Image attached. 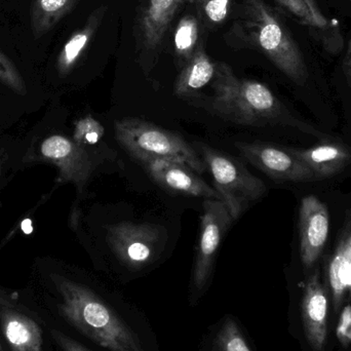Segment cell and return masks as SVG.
Segmentation results:
<instances>
[{"mask_svg":"<svg viewBox=\"0 0 351 351\" xmlns=\"http://www.w3.org/2000/svg\"><path fill=\"white\" fill-rule=\"evenodd\" d=\"M212 88L214 93L204 107L225 121L247 127L288 125L323 141L331 139L292 115L267 86L237 77L230 66L223 62L217 63Z\"/></svg>","mask_w":351,"mask_h":351,"instance_id":"6da1fadb","label":"cell"},{"mask_svg":"<svg viewBox=\"0 0 351 351\" xmlns=\"http://www.w3.org/2000/svg\"><path fill=\"white\" fill-rule=\"evenodd\" d=\"M51 280L62 317L86 338L108 351H144L131 327L94 291L60 274Z\"/></svg>","mask_w":351,"mask_h":351,"instance_id":"7a4b0ae2","label":"cell"},{"mask_svg":"<svg viewBox=\"0 0 351 351\" xmlns=\"http://www.w3.org/2000/svg\"><path fill=\"white\" fill-rule=\"evenodd\" d=\"M237 28L241 38L261 51L295 84L304 86L308 70L304 56L280 14L264 0H243Z\"/></svg>","mask_w":351,"mask_h":351,"instance_id":"3957f363","label":"cell"},{"mask_svg":"<svg viewBox=\"0 0 351 351\" xmlns=\"http://www.w3.org/2000/svg\"><path fill=\"white\" fill-rule=\"evenodd\" d=\"M119 143L139 162L168 160L187 165L197 174H204L206 165L194 148L178 134L143 119L127 117L114 123Z\"/></svg>","mask_w":351,"mask_h":351,"instance_id":"277c9868","label":"cell"},{"mask_svg":"<svg viewBox=\"0 0 351 351\" xmlns=\"http://www.w3.org/2000/svg\"><path fill=\"white\" fill-rule=\"evenodd\" d=\"M199 150L214 188L228 208L233 220L239 219L254 202L265 195V183L252 174L237 158L204 144L199 145Z\"/></svg>","mask_w":351,"mask_h":351,"instance_id":"5b68a950","label":"cell"},{"mask_svg":"<svg viewBox=\"0 0 351 351\" xmlns=\"http://www.w3.org/2000/svg\"><path fill=\"white\" fill-rule=\"evenodd\" d=\"M233 221L228 208L222 200L204 199L195 263L192 272L194 293L199 294L206 286L221 241Z\"/></svg>","mask_w":351,"mask_h":351,"instance_id":"8992f818","label":"cell"},{"mask_svg":"<svg viewBox=\"0 0 351 351\" xmlns=\"http://www.w3.org/2000/svg\"><path fill=\"white\" fill-rule=\"evenodd\" d=\"M106 239L111 251L123 264L137 269L154 261L162 234L156 225L125 221L107 227Z\"/></svg>","mask_w":351,"mask_h":351,"instance_id":"52a82bcc","label":"cell"},{"mask_svg":"<svg viewBox=\"0 0 351 351\" xmlns=\"http://www.w3.org/2000/svg\"><path fill=\"white\" fill-rule=\"evenodd\" d=\"M36 158L59 169L60 179L71 182L82 192L95 170L94 162L86 148L60 134L43 136L37 146Z\"/></svg>","mask_w":351,"mask_h":351,"instance_id":"ba28073f","label":"cell"},{"mask_svg":"<svg viewBox=\"0 0 351 351\" xmlns=\"http://www.w3.org/2000/svg\"><path fill=\"white\" fill-rule=\"evenodd\" d=\"M241 156L272 179L289 182L317 181L315 174L294 156L290 148L262 142H237Z\"/></svg>","mask_w":351,"mask_h":351,"instance_id":"9c48e42d","label":"cell"},{"mask_svg":"<svg viewBox=\"0 0 351 351\" xmlns=\"http://www.w3.org/2000/svg\"><path fill=\"white\" fill-rule=\"evenodd\" d=\"M328 206L315 195L302 198L299 208V241L303 265L311 268L323 254L329 237Z\"/></svg>","mask_w":351,"mask_h":351,"instance_id":"30bf717a","label":"cell"},{"mask_svg":"<svg viewBox=\"0 0 351 351\" xmlns=\"http://www.w3.org/2000/svg\"><path fill=\"white\" fill-rule=\"evenodd\" d=\"M141 164L150 177L169 191L204 199L222 200L217 190L187 165L168 160H144Z\"/></svg>","mask_w":351,"mask_h":351,"instance_id":"8fae6325","label":"cell"},{"mask_svg":"<svg viewBox=\"0 0 351 351\" xmlns=\"http://www.w3.org/2000/svg\"><path fill=\"white\" fill-rule=\"evenodd\" d=\"M280 10L305 27L313 39L331 55H338L344 47L341 26L337 20H329L319 5L305 0H274Z\"/></svg>","mask_w":351,"mask_h":351,"instance_id":"7c38bea8","label":"cell"},{"mask_svg":"<svg viewBox=\"0 0 351 351\" xmlns=\"http://www.w3.org/2000/svg\"><path fill=\"white\" fill-rule=\"evenodd\" d=\"M327 292L317 269L307 278L302 299V323L305 337L315 351H324L328 337Z\"/></svg>","mask_w":351,"mask_h":351,"instance_id":"4fadbf2b","label":"cell"},{"mask_svg":"<svg viewBox=\"0 0 351 351\" xmlns=\"http://www.w3.org/2000/svg\"><path fill=\"white\" fill-rule=\"evenodd\" d=\"M0 325L12 351H43V330L18 305L0 292Z\"/></svg>","mask_w":351,"mask_h":351,"instance_id":"5bb4252c","label":"cell"},{"mask_svg":"<svg viewBox=\"0 0 351 351\" xmlns=\"http://www.w3.org/2000/svg\"><path fill=\"white\" fill-rule=\"evenodd\" d=\"M187 0H145L140 16V36L144 49L156 51L178 10Z\"/></svg>","mask_w":351,"mask_h":351,"instance_id":"9a60e30c","label":"cell"},{"mask_svg":"<svg viewBox=\"0 0 351 351\" xmlns=\"http://www.w3.org/2000/svg\"><path fill=\"white\" fill-rule=\"evenodd\" d=\"M290 149L315 174L317 180L339 174L351 162L350 148L329 140L306 149Z\"/></svg>","mask_w":351,"mask_h":351,"instance_id":"2e32d148","label":"cell"},{"mask_svg":"<svg viewBox=\"0 0 351 351\" xmlns=\"http://www.w3.org/2000/svg\"><path fill=\"white\" fill-rule=\"evenodd\" d=\"M217 63L212 61L204 45L196 49L189 61L183 66L174 86L176 96L193 97L213 82L216 75Z\"/></svg>","mask_w":351,"mask_h":351,"instance_id":"e0dca14e","label":"cell"},{"mask_svg":"<svg viewBox=\"0 0 351 351\" xmlns=\"http://www.w3.org/2000/svg\"><path fill=\"white\" fill-rule=\"evenodd\" d=\"M105 8L95 10L88 16L86 24L82 28L76 30L66 41L57 59V70L60 76L65 77L75 67L76 64L80 61V58L84 55L92 41L93 37L100 25L101 20H102Z\"/></svg>","mask_w":351,"mask_h":351,"instance_id":"ac0fdd59","label":"cell"},{"mask_svg":"<svg viewBox=\"0 0 351 351\" xmlns=\"http://www.w3.org/2000/svg\"><path fill=\"white\" fill-rule=\"evenodd\" d=\"M77 2L78 0H33L30 10L33 37L39 39L45 36L75 8Z\"/></svg>","mask_w":351,"mask_h":351,"instance_id":"d6986e66","label":"cell"},{"mask_svg":"<svg viewBox=\"0 0 351 351\" xmlns=\"http://www.w3.org/2000/svg\"><path fill=\"white\" fill-rule=\"evenodd\" d=\"M200 20L196 14H186L176 26L174 51L176 57L183 66L200 47Z\"/></svg>","mask_w":351,"mask_h":351,"instance_id":"ffe728a7","label":"cell"},{"mask_svg":"<svg viewBox=\"0 0 351 351\" xmlns=\"http://www.w3.org/2000/svg\"><path fill=\"white\" fill-rule=\"evenodd\" d=\"M200 22L214 28L222 24L229 14L231 0H189Z\"/></svg>","mask_w":351,"mask_h":351,"instance_id":"44dd1931","label":"cell"},{"mask_svg":"<svg viewBox=\"0 0 351 351\" xmlns=\"http://www.w3.org/2000/svg\"><path fill=\"white\" fill-rule=\"evenodd\" d=\"M213 351L252 350L235 321L226 319L215 337Z\"/></svg>","mask_w":351,"mask_h":351,"instance_id":"7402d4cb","label":"cell"},{"mask_svg":"<svg viewBox=\"0 0 351 351\" xmlns=\"http://www.w3.org/2000/svg\"><path fill=\"white\" fill-rule=\"evenodd\" d=\"M0 84L19 96L28 94L26 82L16 64L0 49Z\"/></svg>","mask_w":351,"mask_h":351,"instance_id":"603a6c76","label":"cell"},{"mask_svg":"<svg viewBox=\"0 0 351 351\" xmlns=\"http://www.w3.org/2000/svg\"><path fill=\"white\" fill-rule=\"evenodd\" d=\"M103 135V125L92 117H86L80 119L76 123L73 140L78 145L86 148V146H93L99 143Z\"/></svg>","mask_w":351,"mask_h":351,"instance_id":"cb8c5ba5","label":"cell"},{"mask_svg":"<svg viewBox=\"0 0 351 351\" xmlns=\"http://www.w3.org/2000/svg\"><path fill=\"white\" fill-rule=\"evenodd\" d=\"M18 154L19 152L14 149V143L3 142L0 145V191L10 181L12 171H16Z\"/></svg>","mask_w":351,"mask_h":351,"instance_id":"d4e9b609","label":"cell"},{"mask_svg":"<svg viewBox=\"0 0 351 351\" xmlns=\"http://www.w3.org/2000/svg\"><path fill=\"white\" fill-rule=\"evenodd\" d=\"M336 336L343 348L351 343V305H346L340 315Z\"/></svg>","mask_w":351,"mask_h":351,"instance_id":"484cf974","label":"cell"},{"mask_svg":"<svg viewBox=\"0 0 351 351\" xmlns=\"http://www.w3.org/2000/svg\"><path fill=\"white\" fill-rule=\"evenodd\" d=\"M53 339L56 340L60 348L63 351H90L88 348H84V346L76 341V340L72 339L69 336L66 334L62 333V332L53 330L51 332Z\"/></svg>","mask_w":351,"mask_h":351,"instance_id":"4316f807","label":"cell"},{"mask_svg":"<svg viewBox=\"0 0 351 351\" xmlns=\"http://www.w3.org/2000/svg\"><path fill=\"white\" fill-rule=\"evenodd\" d=\"M344 65H346V72L351 76V39L348 45V51H346V61H344Z\"/></svg>","mask_w":351,"mask_h":351,"instance_id":"83f0119b","label":"cell"},{"mask_svg":"<svg viewBox=\"0 0 351 351\" xmlns=\"http://www.w3.org/2000/svg\"><path fill=\"white\" fill-rule=\"evenodd\" d=\"M305 1L308 2V3L313 4V5H317V1H315V0H305Z\"/></svg>","mask_w":351,"mask_h":351,"instance_id":"f1b7e54d","label":"cell"},{"mask_svg":"<svg viewBox=\"0 0 351 351\" xmlns=\"http://www.w3.org/2000/svg\"><path fill=\"white\" fill-rule=\"evenodd\" d=\"M0 351H4L3 348H2L1 343H0Z\"/></svg>","mask_w":351,"mask_h":351,"instance_id":"f546056e","label":"cell"},{"mask_svg":"<svg viewBox=\"0 0 351 351\" xmlns=\"http://www.w3.org/2000/svg\"><path fill=\"white\" fill-rule=\"evenodd\" d=\"M350 1L351 2V0H350Z\"/></svg>","mask_w":351,"mask_h":351,"instance_id":"4dcf8cb0","label":"cell"}]
</instances>
